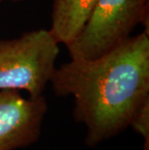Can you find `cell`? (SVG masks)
Listing matches in <instances>:
<instances>
[{
	"mask_svg": "<svg viewBox=\"0 0 149 150\" xmlns=\"http://www.w3.org/2000/svg\"><path fill=\"white\" fill-rule=\"evenodd\" d=\"M49 83L56 96H73V117L95 147L123 133L149 100V34L130 36L103 55L56 68Z\"/></svg>",
	"mask_w": 149,
	"mask_h": 150,
	"instance_id": "6da1fadb",
	"label": "cell"
},
{
	"mask_svg": "<svg viewBox=\"0 0 149 150\" xmlns=\"http://www.w3.org/2000/svg\"><path fill=\"white\" fill-rule=\"evenodd\" d=\"M59 43L49 29H34L0 40V90H24L43 95L56 67Z\"/></svg>",
	"mask_w": 149,
	"mask_h": 150,
	"instance_id": "7a4b0ae2",
	"label": "cell"
},
{
	"mask_svg": "<svg viewBox=\"0 0 149 150\" xmlns=\"http://www.w3.org/2000/svg\"><path fill=\"white\" fill-rule=\"evenodd\" d=\"M149 0H98L83 29L66 46L71 59L91 60L122 43L141 23L149 34Z\"/></svg>",
	"mask_w": 149,
	"mask_h": 150,
	"instance_id": "3957f363",
	"label": "cell"
},
{
	"mask_svg": "<svg viewBox=\"0 0 149 150\" xmlns=\"http://www.w3.org/2000/svg\"><path fill=\"white\" fill-rule=\"evenodd\" d=\"M47 111L44 95L24 98L18 90H0V150H17L37 142Z\"/></svg>",
	"mask_w": 149,
	"mask_h": 150,
	"instance_id": "277c9868",
	"label": "cell"
},
{
	"mask_svg": "<svg viewBox=\"0 0 149 150\" xmlns=\"http://www.w3.org/2000/svg\"><path fill=\"white\" fill-rule=\"evenodd\" d=\"M98 0H52L49 32L59 44L68 46L77 38Z\"/></svg>",
	"mask_w": 149,
	"mask_h": 150,
	"instance_id": "5b68a950",
	"label": "cell"
},
{
	"mask_svg": "<svg viewBox=\"0 0 149 150\" xmlns=\"http://www.w3.org/2000/svg\"><path fill=\"white\" fill-rule=\"evenodd\" d=\"M132 127L143 139L142 150H149V100L145 101L138 108L130 123Z\"/></svg>",
	"mask_w": 149,
	"mask_h": 150,
	"instance_id": "8992f818",
	"label": "cell"
},
{
	"mask_svg": "<svg viewBox=\"0 0 149 150\" xmlns=\"http://www.w3.org/2000/svg\"><path fill=\"white\" fill-rule=\"evenodd\" d=\"M3 1H5V0H0V2H3ZM9 1H11V2H20V1H23V0H9Z\"/></svg>",
	"mask_w": 149,
	"mask_h": 150,
	"instance_id": "52a82bcc",
	"label": "cell"
}]
</instances>
